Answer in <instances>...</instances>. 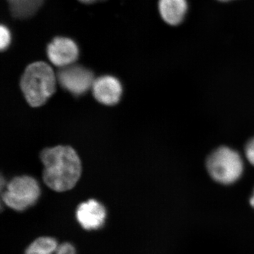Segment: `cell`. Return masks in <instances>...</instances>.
Returning a JSON list of instances; mask_svg holds the SVG:
<instances>
[{
	"mask_svg": "<svg viewBox=\"0 0 254 254\" xmlns=\"http://www.w3.org/2000/svg\"><path fill=\"white\" fill-rule=\"evenodd\" d=\"M44 165L43 180L52 190L65 191L72 189L79 180L81 164L77 153L69 146L47 148L41 154Z\"/></svg>",
	"mask_w": 254,
	"mask_h": 254,
	"instance_id": "cell-1",
	"label": "cell"
},
{
	"mask_svg": "<svg viewBox=\"0 0 254 254\" xmlns=\"http://www.w3.org/2000/svg\"><path fill=\"white\" fill-rule=\"evenodd\" d=\"M57 76L53 68L44 62L28 65L21 79V88L25 98L32 107L46 103L56 89Z\"/></svg>",
	"mask_w": 254,
	"mask_h": 254,
	"instance_id": "cell-2",
	"label": "cell"
},
{
	"mask_svg": "<svg viewBox=\"0 0 254 254\" xmlns=\"http://www.w3.org/2000/svg\"><path fill=\"white\" fill-rule=\"evenodd\" d=\"M207 168L213 180L229 185L240 178L243 171V163L237 152L221 147L209 156Z\"/></svg>",
	"mask_w": 254,
	"mask_h": 254,
	"instance_id": "cell-3",
	"label": "cell"
},
{
	"mask_svg": "<svg viewBox=\"0 0 254 254\" xmlns=\"http://www.w3.org/2000/svg\"><path fill=\"white\" fill-rule=\"evenodd\" d=\"M40 192L39 185L34 179L28 176L16 177L6 186L2 200L9 208L22 211L36 203Z\"/></svg>",
	"mask_w": 254,
	"mask_h": 254,
	"instance_id": "cell-4",
	"label": "cell"
},
{
	"mask_svg": "<svg viewBox=\"0 0 254 254\" xmlns=\"http://www.w3.org/2000/svg\"><path fill=\"white\" fill-rule=\"evenodd\" d=\"M57 78L63 88L76 95L86 93L92 88L95 81L91 70L74 64L60 68Z\"/></svg>",
	"mask_w": 254,
	"mask_h": 254,
	"instance_id": "cell-5",
	"label": "cell"
},
{
	"mask_svg": "<svg viewBox=\"0 0 254 254\" xmlns=\"http://www.w3.org/2000/svg\"><path fill=\"white\" fill-rule=\"evenodd\" d=\"M50 63L60 68L73 64L79 56L77 44L71 38L56 37L47 47Z\"/></svg>",
	"mask_w": 254,
	"mask_h": 254,
	"instance_id": "cell-6",
	"label": "cell"
},
{
	"mask_svg": "<svg viewBox=\"0 0 254 254\" xmlns=\"http://www.w3.org/2000/svg\"><path fill=\"white\" fill-rule=\"evenodd\" d=\"M106 215L105 207L93 199L81 203L76 210L78 222L86 230L100 228L104 224Z\"/></svg>",
	"mask_w": 254,
	"mask_h": 254,
	"instance_id": "cell-7",
	"label": "cell"
},
{
	"mask_svg": "<svg viewBox=\"0 0 254 254\" xmlns=\"http://www.w3.org/2000/svg\"><path fill=\"white\" fill-rule=\"evenodd\" d=\"M92 89L95 99L106 105L117 104L123 93L121 83L112 76H100L95 79Z\"/></svg>",
	"mask_w": 254,
	"mask_h": 254,
	"instance_id": "cell-8",
	"label": "cell"
},
{
	"mask_svg": "<svg viewBox=\"0 0 254 254\" xmlns=\"http://www.w3.org/2000/svg\"><path fill=\"white\" fill-rule=\"evenodd\" d=\"M187 0H159L158 9L165 23L177 26L183 21L187 14Z\"/></svg>",
	"mask_w": 254,
	"mask_h": 254,
	"instance_id": "cell-9",
	"label": "cell"
},
{
	"mask_svg": "<svg viewBox=\"0 0 254 254\" xmlns=\"http://www.w3.org/2000/svg\"><path fill=\"white\" fill-rule=\"evenodd\" d=\"M25 254H76V251L70 244L58 245L55 239L41 237L28 247Z\"/></svg>",
	"mask_w": 254,
	"mask_h": 254,
	"instance_id": "cell-10",
	"label": "cell"
},
{
	"mask_svg": "<svg viewBox=\"0 0 254 254\" xmlns=\"http://www.w3.org/2000/svg\"><path fill=\"white\" fill-rule=\"evenodd\" d=\"M10 12L17 19H26L38 12L45 0H6Z\"/></svg>",
	"mask_w": 254,
	"mask_h": 254,
	"instance_id": "cell-11",
	"label": "cell"
},
{
	"mask_svg": "<svg viewBox=\"0 0 254 254\" xmlns=\"http://www.w3.org/2000/svg\"><path fill=\"white\" fill-rule=\"evenodd\" d=\"M11 33L7 26L1 25L0 27V48L1 51L7 49L11 43Z\"/></svg>",
	"mask_w": 254,
	"mask_h": 254,
	"instance_id": "cell-12",
	"label": "cell"
},
{
	"mask_svg": "<svg viewBox=\"0 0 254 254\" xmlns=\"http://www.w3.org/2000/svg\"><path fill=\"white\" fill-rule=\"evenodd\" d=\"M246 155L249 161L254 165V138L246 146Z\"/></svg>",
	"mask_w": 254,
	"mask_h": 254,
	"instance_id": "cell-13",
	"label": "cell"
},
{
	"mask_svg": "<svg viewBox=\"0 0 254 254\" xmlns=\"http://www.w3.org/2000/svg\"><path fill=\"white\" fill-rule=\"evenodd\" d=\"M78 1H81L83 4H92L100 2V1H105V0H78Z\"/></svg>",
	"mask_w": 254,
	"mask_h": 254,
	"instance_id": "cell-14",
	"label": "cell"
},
{
	"mask_svg": "<svg viewBox=\"0 0 254 254\" xmlns=\"http://www.w3.org/2000/svg\"><path fill=\"white\" fill-rule=\"evenodd\" d=\"M250 203H251V205H252V206H253L254 208V193L253 196H252V198H251Z\"/></svg>",
	"mask_w": 254,
	"mask_h": 254,
	"instance_id": "cell-15",
	"label": "cell"
},
{
	"mask_svg": "<svg viewBox=\"0 0 254 254\" xmlns=\"http://www.w3.org/2000/svg\"><path fill=\"white\" fill-rule=\"evenodd\" d=\"M219 1H230V0H219Z\"/></svg>",
	"mask_w": 254,
	"mask_h": 254,
	"instance_id": "cell-16",
	"label": "cell"
}]
</instances>
